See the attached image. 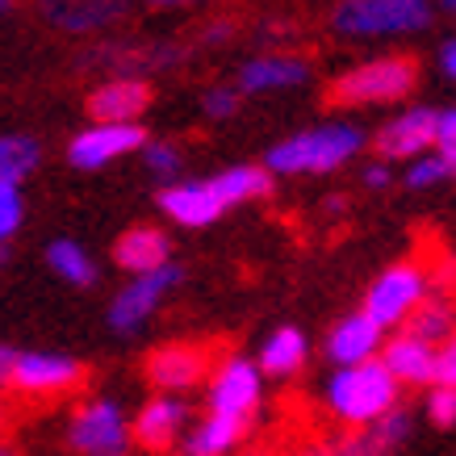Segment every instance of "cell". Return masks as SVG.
Listing matches in <instances>:
<instances>
[{
    "instance_id": "6da1fadb",
    "label": "cell",
    "mask_w": 456,
    "mask_h": 456,
    "mask_svg": "<svg viewBox=\"0 0 456 456\" xmlns=\"http://www.w3.org/2000/svg\"><path fill=\"white\" fill-rule=\"evenodd\" d=\"M364 142H369L364 130L352 122H318L273 142L264 155V167L273 176H322V172L352 164L364 151Z\"/></svg>"
},
{
    "instance_id": "7a4b0ae2",
    "label": "cell",
    "mask_w": 456,
    "mask_h": 456,
    "mask_svg": "<svg viewBox=\"0 0 456 456\" xmlns=\"http://www.w3.org/2000/svg\"><path fill=\"white\" fill-rule=\"evenodd\" d=\"M398 394L402 386L386 369V360H369V364H356V369H335L327 377V386H322V406L344 428L369 431L373 423H381L386 415L398 411Z\"/></svg>"
},
{
    "instance_id": "3957f363",
    "label": "cell",
    "mask_w": 456,
    "mask_h": 456,
    "mask_svg": "<svg viewBox=\"0 0 456 456\" xmlns=\"http://www.w3.org/2000/svg\"><path fill=\"white\" fill-rule=\"evenodd\" d=\"M419 84V59L406 51L394 55H377L364 59L356 68L339 71L327 84V105L331 110H369V105H394L406 101Z\"/></svg>"
},
{
    "instance_id": "277c9868",
    "label": "cell",
    "mask_w": 456,
    "mask_h": 456,
    "mask_svg": "<svg viewBox=\"0 0 456 456\" xmlns=\"http://www.w3.org/2000/svg\"><path fill=\"white\" fill-rule=\"evenodd\" d=\"M431 26V0H339L331 9V34L352 42L398 38Z\"/></svg>"
},
{
    "instance_id": "5b68a950",
    "label": "cell",
    "mask_w": 456,
    "mask_h": 456,
    "mask_svg": "<svg viewBox=\"0 0 456 456\" xmlns=\"http://www.w3.org/2000/svg\"><path fill=\"white\" fill-rule=\"evenodd\" d=\"M0 381L26 398H59L84 381V364L68 352H38V347H0Z\"/></svg>"
},
{
    "instance_id": "8992f818",
    "label": "cell",
    "mask_w": 456,
    "mask_h": 456,
    "mask_svg": "<svg viewBox=\"0 0 456 456\" xmlns=\"http://www.w3.org/2000/svg\"><path fill=\"white\" fill-rule=\"evenodd\" d=\"M431 293H436V281H431L428 264L398 260V264H389L386 273L369 285L360 310L373 318L381 331H394V327H406V322L419 314V305L428 302Z\"/></svg>"
},
{
    "instance_id": "52a82bcc",
    "label": "cell",
    "mask_w": 456,
    "mask_h": 456,
    "mask_svg": "<svg viewBox=\"0 0 456 456\" xmlns=\"http://www.w3.org/2000/svg\"><path fill=\"white\" fill-rule=\"evenodd\" d=\"M134 444V419H126L122 402L88 398L68 419V448L76 456H126Z\"/></svg>"
},
{
    "instance_id": "ba28073f",
    "label": "cell",
    "mask_w": 456,
    "mask_h": 456,
    "mask_svg": "<svg viewBox=\"0 0 456 456\" xmlns=\"http://www.w3.org/2000/svg\"><path fill=\"white\" fill-rule=\"evenodd\" d=\"M264 402V369L248 356H226L214 369V377L206 381V411L209 415L243 419L251 423V415L260 411Z\"/></svg>"
},
{
    "instance_id": "9c48e42d",
    "label": "cell",
    "mask_w": 456,
    "mask_h": 456,
    "mask_svg": "<svg viewBox=\"0 0 456 456\" xmlns=\"http://www.w3.org/2000/svg\"><path fill=\"white\" fill-rule=\"evenodd\" d=\"M184 281V268L167 264L159 273H147V277H130L122 289L113 293L110 310H105V322H110L113 335H134L139 327H147V318L167 302V293Z\"/></svg>"
},
{
    "instance_id": "30bf717a",
    "label": "cell",
    "mask_w": 456,
    "mask_h": 456,
    "mask_svg": "<svg viewBox=\"0 0 456 456\" xmlns=\"http://www.w3.org/2000/svg\"><path fill=\"white\" fill-rule=\"evenodd\" d=\"M436 139H440V110H431V105H411V110L394 113V118L377 130L373 147L386 164L389 159L415 164V159L436 151Z\"/></svg>"
},
{
    "instance_id": "8fae6325",
    "label": "cell",
    "mask_w": 456,
    "mask_h": 456,
    "mask_svg": "<svg viewBox=\"0 0 456 456\" xmlns=\"http://www.w3.org/2000/svg\"><path fill=\"white\" fill-rule=\"evenodd\" d=\"M209 347L206 344H189V339H176V344H159L147 356V364H142V373H147V381H151L159 394H189V389H197L201 381H209Z\"/></svg>"
},
{
    "instance_id": "7c38bea8",
    "label": "cell",
    "mask_w": 456,
    "mask_h": 456,
    "mask_svg": "<svg viewBox=\"0 0 456 456\" xmlns=\"http://www.w3.org/2000/svg\"><path fill=\"white\" fill-rule=\"evenodd\" d=\"M147 134H142V126H101L93 122L88 130H80L76 139L68 142V164L76 172H101V167L118 164L126 155H134L147 147Z\"/></svg>"
},
{
    "instance_id": "4fadbf2b",
    "label": "cell",
    "mask_w": 456,
    "mask_h": 456,
    "mask_svg": "<svg viewBox=\"0 0 456 456\" xmlns=\"http://www.w3.org/2000/svg\"><path fill=\"white\" fill-rule=\"evenodd\" d=\"M151 84L142 76H110L88 93L84 110L101 126H139V118L151 110Z\"/></svg>"
},
{
    "instance_id": "5bb4252c",
    "label": "cell",
    "mask_w": 456,
    "mask_h": 456,
    "mask_svg": "<svg viewBox=\"0 0 456 456\" xmlns=\"http://www.w3.org/2000/svg\"><path fill=\"white\" fill-rule=\"evenodd\" d=\"M164 218H172L176 226H189V231H206L214 222L226 214V201L218 197L214 189V176H201V180H176V184H164L155 193Z\"/></svg>"
},
{
    "instance_id": "9a60e30c",
    "label": "cell",
    "mask_w": 456,
    "mask_h": 456,
    "mask_svg": "<svg viewBox=\"0 0 456 456\" xmlns=\"http://www.w3.org/2000/svg\"><path fill=\"white\" fill-rule=\"evenodd\" d=\"M310 59H302L297 51H264V55L248 59L239 68V93L248 97H268V93H289L310 84Z\"/></svg>"
},
{
    "instance_id": "2e32d148",
    "label": "cell",
    "mask_w": 456,
    "mask_h": 456,
    "mask_svg": "<svg viewBox=\"0 0 456 456\" xmlns=\"http://www.w3.org/2000/svg\"><path fill=\"white\" fill-rule=\"evenodd\" d=\"M327 360L335 369H356V364H369V360H381L386 352V331L377 327L364 310H352L327 331Z\"/></svg>"
},
{
    "instance_id": "e0dca14e",
    "label": "cell",
    "mask_w": 456,
    "mask_h": 456,
    "mask_svg": "<svg viewBox=\"0 0 456 456\" xmlns=\"http://www.w3.org/2000/svg\"><path fill=\"white\" fill-rule=\"evenodd\" d=\"M180 436H189V406L176 394H155L134 415V444L147 452H167ZM184 444V440H180Z\"/></svg>"
},
{
    "instance_id": "ac0fdd59",
    "label": "cell",
    "mask_w": 456,
    "mask_h": 456,
    "mask_svg": "<svg viewBox=\"0 0 456 456\" xmlns=\"http://www.w3.org/2000/svg\"><path fill=\"white\" fill-rule=\"evenodd\" d=\"M113 264L130 273V277H147L172 264V239L159 226H126L113 239Z\"/></svg>"
},
{
    "instance_id": "d6986e66",
    "label": "cell",
    "mask_w": 456,
    "mask_h": 456,
    "mask_svg": "<svg viewBox=\"0 0 456 456\" xmlns=\"http://www.w3.org/2000/svg\"><path fill=\"white\" fill-rule=\"evenodd\" d=\"M46 26L63 34H97L126 17V0H38Z\"/></svg>"
},
{
    "instance_id": "ffe728a7",
    "label": "cell",
    "mask_w": 456,
    "mask_h": 456,
    "mask_svg": "<svg viewBox=\"0 0 456 456\" xmlns=\"http://www.w3.org/2000/svg\"><path fill=\"white\" fill-rule=\"evenodd\" d=\"M436 356H440V347L423 344L411 331H398L394 339H386V352H381L398 386H436Z\"/></svg>"
},
{
    "instance_id": "44dd1931",
    "label": "cell",
    "mask_w": 456,
    "mask_h": 456,
    "mask_svg": "<svg viewBox=\"0 0 456 456\" xmlns=\"http://www.w3.org/2000/svg\"><path fill=\"white\" fill-rule=\"evenodd\" d=\"M305 360H310V344L297 327H277L256 352V364L264 369V377H277V381L297 377L305 369Z\"/></svg>"
},
{
    "instance_id": "7402d4cb",
    "label": "cell",
    "mask_w": 456,
    "mask_h": 456,
    "mask_svg": "<svg viewBox=\"0 0 456 456\" xmlns=\"http://www.w3.org/2000/svg\"><path fill=\"white\" fill-rule=\"evenodd\" d=\"M248 436L243 419H226V415H201L184 436V456H231Z\"/></svg>"
},
{
    "instance_id": "603a6c76",
    "label": "cell",
    "mask_w": 456,
    "mask_h": 456,
    "mask_svg": "<svg viewBox=\"0 0 456 456\" xmlns=\"http://www.w3.org/2000/svg\"><path fill=\"white\" fill-rule=\"evenodd\" d=\"M273 180L277 176L264 164H235V167H222L214 176V189L226 201V209H235V206H248V201H264L273 193Z\"/></svg>"
},
{
    "instance_id": "cb8c5ba5",
    "label": "cell",
    "mask_w": 456,
    "mask_h": 456,
    "mask_svg": "<svg viewBox=\"0 0 456 456\" xmlns=\"http://www.w3.org/2000/svg\"><path fill=\"white\" fill-rule=\"evenodd\" d=\"M46 268H51L59 281L76 285V289H93L101 277L97 260H93L88 248L76 243V239H51V243H46Z\"/></svg>"
},
{
    "instance_id": "d4e9b609",
    "label": "cell",
    "mask_w": 456,
    "mask_h": 456,
    "mask_svg": "<svg viewBox=\"0 0 456 456\" xmlns=\"http://www.w3.org/2000/svg\"><path fill=\"white\" fill-rule=\"evenodd\" d=\"M406 331L419 335V339L431 347H444L448 339H456V302L448 293L436 289L428 302L419 305V314L406 322Z\"/></svg>"
},
{
    "instance_id": "484cf974",
    "label": "cell",
    "mask_w": 456,
    "mask_h": 456,
    "mask_svg": "<svg viewBox=\"0 0 456 456\" xmlns=\"http://www.w3.org/2000/svg\"><path fill=\"white\" fill-rule=\"evenodd\" d=\"M38 164H42V142L34 139V134L13 130V134H4V139H0V180L21 184V180H26Z\"/></svg>"
},
{
    "instance_id": "4316f807",
    "label": "cell",
    "mask_w": 456,
    "mask_h": 456,
    "mask_svg": "<svg viewBox=\"0 0 456 456\" xmlns=\"http://www.w3.org/2000/svg\"><path fill=\"white\" fill-rule=\"evenodd\" d=\"M406 436H411V415H406V411L398 406L394 415H386L381 423H373L369 431H360L352 444H356L360 456H386V452H394V448H398Z\"/></svg>"
},
{
    "instance_id": "83f0119b",
    "label": "cell",
    "mask_w": 456,
    "mask_h": 456,
    "mask_svg": "<svg viewBox=\"0 0 456 456\" xmlns=\"http://www.w3.org/2000/svg\"><path fill=\"white\" fill-rule=\"evenodd\" d=\"M139 155H142V167H147V172L159 180V189H164V184H176V180H180V164H184V155H180L176 142L151 139Z\"/></svg>"
},
{
    "instance_id": "f1b7e54d",
    "label": "cell",
    "mask_w": 456,
    "mask_h": 456,
    "mask_svg": "<svg viewBox=\"0 0 456 456\" xmlns=\"http://www.w3.org/2000/svg\"><path fill=\"white\" fill-rule=\"evenodd\" d=\"M243 105V93H239V84H209L206 93H201V118L209 122H231Z\"/></svg>"
},
{
    "instance_id": "f546056e",
    "label": "cell",
    "mask_w": 456,
    "mask_h": 456,
    "mask_svg": "<svg viewBox=\"0 0 456 456\" xmlns=\"http://www.w3.org/2000/svg\"><path fill=\"white\" fill-rule=\"evenodd\" d=\"M448 176H456L452 167L444 164L440 155L431 151V155H423V159H415V164H406V189H415V193H428V189H436V184H444Z\"/></svg>"
},
{
    "instance_id": "4dcf8cb0",
    "label": "cell",
    "mask_w": 456,
    "mask_h": 456,
    "mask_svg": "<svg viewBox=\"0 0 456 456\" xmlns=\"http://www.w3.org/2000/svg\"><path fill=\"white\" fill-rule=\"evenodd\" d=\"M423 415H428L431 428L452 431L456 428V389L448 386H431L428 398H423Z\"/></svg>"
},
{
    "instance_id": "1f68e13d",
    "label": "cell",
    "mask_w": 456,
    "mask_h": 456,
    "mask_svg": "<svg viewBox=\"0 0 456 456\" xmlns=\"http://www.w3.org/2000/svg\"><path fill=\"white\" fill-rule=\"evenodd\" d=\"M21 184L0 180V239H13L21 231Z\"/></svg>"
},
{
    "instance_id": "d6a6232c",
    "label": "cell",
    "mask_w": 456,
    "mask_h": 456,
    "mask_svg": "<svg viewBox=\"0 0 456 456\" xmlns=\"http://www.w3.org/2000/svg\"><path fill=\"white\" fill-rule=\"evenodd\" d=\"M436 155L456 172V110H440V139H436Z\"/></svg>"
},
{
    "instance_id": "836d02e7",
    "label": "cell",
    "mask_w": 456,
    "mask_h": 456,
    "mask_svg": "<svg viewBox=\"0 0 456 456\" xmlns=\"http://www.w3.org/2000/svg\"><path fill=\"white\" fill-rule=\"evenodd\" d=\"M436 386L456 389V339H448L436 356Z\"/></svg>"
},
{
    "instance_id": "e575fe53",
    "label": "cell",
    "mask_w": 456,
    "mask_h": 456,
    "mask_svg": "<svg viewBox=\"0 0 456 456\" xmlns=\"http://www.w3.org/2000/svg\"><path fill=\"white\" fill-rule=\"evenodd\" d=\"M235 38V21L231 17H218V21H209L206 29H201V42L206 46H222V42H231Z\"/></svg>"
},
{
    "instance_id": "d590c367",
    "label": "cell",
    "mask_w": 456,
    "mask_h": 456,
    "mask_svg": "<svg viewBox=\"0 0 456 456\" xmlns=\"http://www.w3.org/2000/svg\"><path fill=\"white\" fill-rule=\"evenodd\" d=\"M360 180L369 184V189H386L389 180H394V172H389V164L386 159H377V164H369L364 172H360Z\"/></svg>"
},
{
    "instance_id": "8d00e7d4",
    "label": "cell",
    "mask_w": 456,
    "mask_h": 456,
    "mask_svg": "<svg viewBox=\"0 0 456 456\" xmlns=\"http://www.w3.org/2000/svg\"><path fill=\"white\" fill-rule=\"evenodd\" d=\"M436 63H440V76H444V80L456 84V38H444L440 42V59H436Z\"/></svg>"
},
{
    "instance_id": "74e56055",
    "label": "cell",
    "mask_w": 456,
    "mask_h": 456,
    "mask_svg": "<svg viewBox=\"0 0 456 456\" xmlns=\"http://www.w3.org/2000/svg\"><path fill=\"white\" fill-rule=\"evenodd\" d=\"M147 9H189V4H201V0H142Z\"/></svg>"
},
{
    "instance_id": "f35d334b",
    "label": "cell",
    "mask_w": 456,
    "mask_h": 456,
    "mask_svg": "<svg viewBox=\"0 0 456 456\" xmlns=\"http://www.w3.org/2000/svg\"><path fill=\"white\" fill-rule=\"evenodd\" d=\"M440 9H444V13H452V17H456V0H440Z\"/></svg>"
},
{
    "instance_id": "ab89813d",
    "label": "cell",
    "mask_w": 456,
    "mask_h": 456,
    "mask_svg": "<svg viewBox=\"0 0 456 456\" xmlns=\"http://www.w3.org/2000/svg\"><path fill=\"white\" fill-rule=\"evenodd\" d=\"M302 456H339V452H322V448H305Z\"/></svg>"
},
{
    "instance_id": "60d3db41",
    "label": "cell",
    "mask_w": 456,
    "mask_h": 456,
    "mask_svg": "<svg viewBox=\"0 0 456 456\" xmlns=\"http://www.w3.org/2000/svg\"><path fill=\"white\" fill-rule=\"evenodd\" d=\"M339 456H360V452H356V444H347V448H339Z\"/></svg>"
},
{
    "instance_id": "b9f144b4",
    "label": "cell",
    "mask_w": 456,
    "mask_h": 456,
    "mask_svg": "<svg viewBox=\"0 0 456 456\" xmlns=\"http://www.w3.org/2000/svg\"><path fill=\"white\" fill-rule=\"evenodd\" d=\"M248 456H264V452H248Z\"/></svg>"
},
{
    "instance_id": "7bdbcfd3",
    "label": "cell",
    "mask_w": 456,
    "mask_h": 456,
    "mask_svg": "<svg viewBox=\"0 0 456 456\" xmlns=\"http://www.w3.org/2000/svg\"><path fill=\"white\" fill-rule=\"evenodd\" d=\"M0 456H13V452H0Z\"/></svg>"
},
{
    "instance_id": "ee69618b",
    "label": "cell",
    "mask_w": 456,
    "mask_h": 456,
    "mask_svg": "<svg viewBox=\"0 0 456 456\" xmlns=\"http://www.w3.org/2000/svg\"><path fill=\"white\" fill-rule=\"evenodd\" d=\"M180 456H184V452H180Z\"/></svg>"
}]
</instances>
